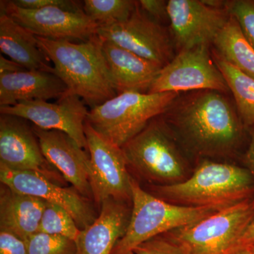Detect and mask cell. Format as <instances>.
I'll return each mask as SVG.
<instances>
[{
  "label": "cell",
  "instance_id": "cell-27",
  "mask_svg": "<svg viewBox=\"0 0 254 254\" xmlns=\"http://www.w3.org/2000/svg\"><path fill=\"white\" fill-rule=\"evenodd\" d=\"M225 7L254 48V0L225 1Z\"/></svg>",
  "mask_w": 254,
  "mask_h": 254
},
{
  "label": "cell",
  "instance_id": "cell-20",
  "mask_svg": "<svg viewBox=\"0 0 254 254\" xmlns=\"http://www.w3.org/2000/svg\"><path fill=\"white\" fill-rule=\"evenodd\" d=\"M46 200L14 191L4 185L0 190V231L25 241L37 233Z\"/></svg>",
  "mask_w": 254,
  "mask_h": 254
},
{
  "label": "cell",
  "instance_id": "cell-21",
  "mask_svg": "<svg viewBox=\"0 0 254 254\" xmlns=\"http://www.w3.org/2000/svg\"><path fill=\"white\" fill-rule=\"evenodd\" d=\"M0 50L1 54L27 70L55 73L38 46L37 37L18 24L12 18L0 12Z\"/></svg>",
  "mask_w": 254,
  "mask_h": 254
},
{
  "label": "cell",
  "instance_id": "cell-28",
  "mask_svg": "<svg viewBox=\"0 0 254 254\" xmlns=\"http://www.w3.org/2000/svg\"><path fill=\"white\" fill-rule=\"evenodd\" d=\"M135 254H187L181 247L165 235H159L138 245Z\"/></svg>",
  "mask_w": 254,
  "mask_h": 254
},
{
  "label": "cell",
  "instance_id": "cell-13",
  "mask_svg": "<svg viewBox=\"0 0 254 254\" xmlns=\"http://www.w3.org/2000/svg\"><path fill=\"white\" fill-rule=\"evenodd\" d=\"M168 20L178 52L210 45L230 18L226 7H215L201 0H169Z\"/></svg>",
  "mask_w": 254,
  "mask_h": 254
},
{
  "label": "cell",
  "instance_id": "cell-5",
  "mask_svg": "<svg viewBox=\"0 0 254 254\" xmlns=\"http://www.w3.org/2000/svg\"><path fill=\"white\" fill-rule=\"evenodd\" d=\"M178 97L175 92H125L90 110L86 121L100 135L122 148L153 119L166 113Z\"/></svg>",
  "mask_w": 254,
  "mask_h": 254
},
{
  "label": "cell",
  "instance_id": "cell-18",
  "mask_svg": "<svg viewBox=\"0 0 254 254\" xmlns=\"http://www.w3.org/2000/svg\"><path fill=\"white\" fill-rule=\"evenodd\" d=\"M103 52L117 94L148 93L162 68L111 42L103 41Z\"/></svg>",
  "mask_w": 254,
  "mask_h": 254
},
{
  "label": "cell",
  "instance_id": "cell-36",
  "mask_svg": "<svg viewBox=\"0 0 254 254\" xmlns=\"http://www.w3.org/2000/svg\"><path fill=\"white\" fill-rule=\"evenodd\" d=\"M250 250V254H254V247H248Z\"/></svg>",
  "mask_w": 254,
  "mask_h": 254
},
{
  "label": "cell",
  "instance_id": "cell-6",
  "mask_svg": "<svg viewBox=\"0 0 254 254\" xmlns=\"http://www.w3.org/2000/svg\"><path fill=\"white\" fill-rule=\"evenodd\" d=\"M254 217V198L164 234L187 254H231Z\"/></svg>",
  "mask_w": 254,
  "mask_h": 254
},
{
  "label": "cell",
  "instance_id": "cell-23",
  "mask_svg": "<svg viewBox=\"0 0 254 254\" xmlns=\"http://www.w3.org/2000/svg\"><path fill=\"white\" fill-rule=\"evenodd\" d=\"M214 62L226 81L246 128L254 125V78L242 72L213 51Z\"/></svg>",
  "mask_w": 254,
  "mask_h": 254
},
{
  "label": "cell",
  "instance_id": "cell-35",
  "mask_svg": "<svg viewBox=\"0 0 254 254\" xmlns=\"http://www.w3.org/2000/svg\"><path fill=\"white\" fill-rule=\"evenodd\" d=\"M231 254H250V252L248 248H242L239 249Z\"/></svg>",
  "mask_w": 254,
  "mask_h": 254
},
{
  "label": "cell",
  "instance_id": "cell-10",
  "mask_svg": "<svg viewBox=\"0 0 254 254\" xmlns=\"http://www.w3.org/2000/svg\"><path fill=\"white\" fill-rule=\"evenodd\" d=\"M97 35L162 68L174 56V43L166 28L145 14L139 6L128 19L112 26L98 27Z\"/></svg>",
  "mask_w": 254,
  "mask_h": 254
},
{
  "label": "cell",
  "instance_id": "cell-34",
  "mask_svg": "<svg viewBox=\"0 0 254 254\" xmlns=\"http://www.w3.org/2000/svg\"><path fill=\"white\" fill-rule=\"evenodd\" d=\"M254 247V217L239 242V249Z\"/></svg>",
  "mask_w": 254,
  "mask_h": 254
},
{
  "label": "cell",
  "instance_id": "cell-9",
  "mask_svg": "<svg viewBox=\"0 0 254 254\" xmlns=\"http://www.w3.org/2000/svg\"><path fill=\"white\" fill-rule=\"evenodd\" d=\"M211 90L230 91L225 78L215 64L209 45H200L179 52L161 68L149 93Z\"/></svg>",
  "mask_w": 254,
  "mask_h": 254
},
{
  "label": "cell",
  "instance_id": "cell-26",
  "mask_svg": "<svg viewBox=\"0 0 254 254\" xmlns=\"http://www.w3.org/2000/svg\"><path fill=\"white\" fill-rule=\"evenodd\" d=\"M28 254H78L74 240L37 232L26 241Z\"/></svg>",
  "mask_w": 254,
  "mask_h": 254
},
{
  "label": "cell",
  "instance_id": "cell-8",
  "mask_svg": "<svg viewBox=\"0 0 254 254\" xmlns=\"http://www.w3.org/2000/svg\"><path fill=\"white\" fill-rule=\"evenodd\" d=\"M87 148L90 157L89 182L93 200L100 207L108 198L131 203V175L123 148L85 124Z\"/></svg>",
  "mask_w": 254,
  "mask_h": 254
},
{
  "label": "cell",
  "instance_id": "cell-25",
  "mask_svg": "<svg viewBox=\"0 0 254 254\" xmlns=\"http://www.w3.org/2000/svg\"><path fill=\"white\" fill-rule=\"evenodd\" d=\"M81 232L71 215L64 208L46 201L38 232L67 237L76 242Z\"/></svg>",
  "mask_w": 254,
  "mask_h": 254
},
{
  "label": "cell",
  "instance_id": "cell-19",
  "mask_svg": "<svg viewBox=\"0 0 254 254\" xmlns=\"http://www.w3.org/2000/svg\"><path fill=\"white\" fill-rule=\"evenodd\" d=\"M67 91L63 80L48 71L26 70L0 75V107L27 100L60 99Z\"/></svg>",
  "mask_w": 254,
  "mask_h": 254
},
{
  "label": "cell",
  "instance_id": "cell-2",
  "mask_svg": "<svg viewBox=\"0 0 254 254\" xmlns=\"http://www.w3.org/2000/svg\"><path fill=\"white\" fill-rule=\"evenodd\" d=\"M37 37L38 46L53 63L55 73L68 88L92 108L116 96L98 35L80 43Z\"/></svg>",
  "mask_w": 254,
  "mask_h": 254
},
{
  "label": "cell",
  "instance_id": "cell-3",
  "mask_svg": "<svg viewBox=\"0 0 254 254\" xmlns=\"http://www.w3.org/2000/svg\"><path fill=\"white\" fill-rule=\"evenodd\" d=\"M153 194L186 206H229L254 198V181L247 168L205 160L191 176L166 185H153Z\"/></svg>",
  "mask_w": 254,
  "mask_h": 254
},
{
  "label": "cell",
  "instance_id": "cell-4",
  "mask_svg": "<svg viewBox=\"0 0 254 254\" xmlns=\"http://www.w3.org/2000/svg\"><path fill=\"white\" fill-rule=\"evenodd\" d=\"M131 190L129 225L112 254H127L153 237L199 221L227 207L174 204L148 193L133 178L131 179Z\"/></svg>",
  "mask_w": 254,
  "mask_h": 254
},
{
  "label": "cell",
  "instance_id": "cell-12",
  "mask_svg": "<svg viewBox=\"0 0 254 254\" xmlns=\"http://www.w3.org/2000/svg\"><path fill=\"white\" fill-rule=\"evenodd\" d=\"M0 9L35 36L48 39L85 41L98 32V25L84 11L75 12L56 6L26 9L10 0H1Z\"/></svg>",
  "mask_w": 254,
  "mask_h": 254
},
{
  "label": "cell",
  "instance_id": "cell-33",
  "mask_svg": "<svg viewBox=\"0 0 254 254\" xmlns=\"http://www.w3.org/2000/svg\"><path fill=\"white\" fill-rule=\"evenodd\" d=\"M26 68L19 64L5 58L2 54L0 55V75L8 74L26 71Z\"/></svg>",
  "mask_w": 254,
  "mask_h": 254
},
{
  "label": "cell",
  "instance_id": "cell-37",
  "mask_svg": "<svg viewBox=\"0 0 254 254\" xmlns=\"http://www.w3.org/2000/svg\"><path fill=\"white\" fill-rule=\"evenodd\" d=\"M127 254H135L133 253V251H132V252H128V253H127Z\"/></svg>",
  "mask_w": 254,
  "mask_h": 254
},
{
  "label": "cell",
  "instance_id": "cell-31",
  "mask_svg": "<svg viewBox=\"0 0 254 254\" xmlns=\"http://www.w3.org/2000/svg\"><path fill=\"white\" fill-rule=\"evenodd\" d=\"M140 9L157 22L168 19V1L165 0H140Z\"/></svg>",
  "mask_w": 254,
  "mask_h": 254
},
{
  "label": "cell",
  "instance_id": "cell-1",
  "mask_svg": "<svg viewBox=\"0 0 254 254\" xmlns=\"http://www.w3.org/2000/svg\"><path fill=\"white\" fill-rule=\"evenodd\" d=\"M163 115L187 144L203 155H223L236 149L247 128L237 108L223 93L196 91L176 100Z\"/></svg>",
  "mask_w": 254,
  "mask_h": 254
},
{
  "label": "cell",
  "instance_id": "cell-11",
  "mask_svg": "<svg viewBox=\"0 0 254 254\" xmlns=\"http://www.w3.org/2000/svg\"><path fill=\"white\" fill-rule=\"evenodd\" d=\"M0 167L37 173L61 186L66 182L45 157L28 120L14 115H0Z\"/></svg>",
  "mask_w": 254,
  "mask_h": 254
},
{
  "label": "cell",
  "instance_id": "cell-17",
  "mask_svg": "<svg viewBox=\"0 0 254 254\" xmlns=\"http://www.w3.org/2000/svg\"><path fill=\"white\" fill-rule=\"evenodd\" d=\"M129 203L108 198L100 207L98 218L81 230L76 240L78 254H112L129 225Z\"/></svg>",
  "mask_w": 254,
  "mask_h": 254
},
{
  "label": "cell",
  "instance_id": "cell-22",
  "mask_svg": "<svg viewBox=\"0 0 254 254\" xmlns=\"http://www.w3.org/2000/svg\"><path fill=\"white\" fill-rule=\"evenodd\" d=\"M213 44L217 54L254 78V48L232 15Z\"/></svg>",
  "mask_w": 254,
  "mask_h": 254
},
{
  "label": "cell",
  "instance_id": "cell-16",
  "mask_svg": "<svg viewBox=\"0 0 254 254\" xmlns=\"http://www.w3.org/2000/svg\"><path fill=\"white\" fill-rule=\"evenodd\" d=\"M43 154L72 187L93 200L89 182L90 157L86 150L64 132L33 126Z\"/></svg>",
  "mask_w": 254,
  "mask_h": 254
},
{
  "label": "cell",
  "instance_id": "cell-14",
  "mask_svg": "<svg viewBox=\"0 0 254 254\" xmlns=\"http://www.w3.org/2000/svg\"><path fill=\"white\" fill-rule=\"evenodd\" d=\"M85 104L79 97L66 95L55 103L27 100L13 106L0 107V113L25 119L41 129L64 132L88 151L85 124L89 110Z\"/></svg>",
  "mask_w": 254,
  "mask_h": 254
},
{
  "label": "cell",
  "instance_id": "cell-15",
  "mask_svg": "<svg viewBox=\"0 0 254 254\" xmlns=\"http://www.w3.org/2000/svg\"><path fill=\"white\" fill-rule=\"evenodd\" d=\"M0 181L14 191L63 207L81 230L90 226L98 218L92 200L82 195L73 187L61 186L38 174L0 167Z\"/></svg>",
  "mask_w": 254,
  "mask_h": 254
},
{
  "label": "cell",
  "instance_id": "cell-32",
  "mask_svg": "<svg viewBox=\"0 0 254 254\" xmlns=\"http://www.w3.org/2000/svg\"><path fill=\"white\" fill-rule=\"evenodd\" d=\"M247 131L250 133V140L248 148L244 155V163L245 168L248 169L250 172L254 181V125L249 127Z\"/></svg>",
  "mask_w": 254,
  "mask_h": 254
},
{
  "label": "cell",
  "instance_id": "cell-7",
  "mask_svg": "<svg viewBox=\"0 0 254 254\" xmlns=\"http://www.w3.org/2000/svg\"><path fill=\"white\" fill-rule=\"evenodd\" d=\"M128 169L160 185L183 181L185 160L161 116L153 119L139 133L122 147Z\"/></svg>",
  "mask_w": 254,
  "mask_h": 254
},
{
  "label": "cell",
  "instance_id": "cell-24",
  "mask_svg": "<svg viewBox=\"0 0 254 254\" xmlns=\"http://www.w3.org/2000/svg\"><path fill=\"white\" fill-rule=\"evenodd\" d=\"M138 6L133 0H85V14L94 21L98 27L112 26L128 19Z\"/></svg>",
  "mask_w": 254,
  "mask_h": 254
},
{
  "label": "cell",
  "instance_id": "cell-29",
  "mask_svg": "<svg viewBox=\"0 0 254 254\" xmlns=\"http://www.w3.org/2000/svg\"><path fill=\"white\" fill-rule=\"evenodd\" d=\"M18 7L26 9H38L56 6L68 11H83V1L73 0H11Z\"/></svg>",
  "mask_w": 254,
  "mask_h": 254
},
{
  "label": "cell",
  "instance_id": "cell-30",
  "mask_svg": "<svg viewBox=\"0 0 254 254\" xmlns=\"http://www.w3.org/2000/svg\"><path fill=\"white\" fill-rule=\"evenodd\" d=\"M0 254H28L26 242L10 232L0 231Z\"/></svg>",
  "mask_w": 254,
  "mask_h": 254
}]
</instances>
